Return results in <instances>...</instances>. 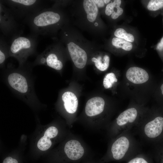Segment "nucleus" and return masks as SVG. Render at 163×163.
I'll use <instances>...</instances> for the list:
<instances>
[{
    "mask_svg": "<svg viewBox=\"0 0 163 163\" xmlns=\"http://www.w3.org/2000/svg\"><path fill=\"white\" fill-rule=\"evenodd\" d=\"M161 93L163 95V84H162L161 86Z\"/></svg>",
    "mask_w": 163,
    "mask_h": 163,
    "instance_id": "cd10ccee",
    "label": "nucleus"
},
{
    "mask_svg": "<svg viewBox=\"0 0 163 163\" xmlns=\"http://www.w3.org/2000/svg\"><path fill=\"white\" fill-rule=\"evenodd\" d=\"M58 133V130L56 127L52 126L48 128L45 131L44 136L38 141L37 143L38 148L43 151L49 149L52 144L50 139L55 137Z\"/></svg>",
    "mask_w": 163,
    "mask_h": 163,
    "instance_id": "4468645a",
    "label": "nucleus"
},
{
    "mask_svg": "<svg viewBox=\"0 0 163 163\" xmlns=\"http://www.w3.org/2000/svg\"><path fill=\"white\" fill-rule=\"evenodd\" d=\"M10 44L3 35H1L0 39V64L2 65L8 55L9 56Z\"/></svg>",
    "mask_w": 163,
    "mask_h": 163,
    "instance_id": "f3484780",
    "label": "nucleus"
},
{
    "mask_svg": "<svg viewBox=\"0 0 163 163\" xmlns=\"http://www.w3.org/2000/svg\"><path fill=\"white\" fill-rule=\"evenodd\" d=\"M68 50L75 66L81 69L86 65L87 56L85 51L79 46L72 42L69 43L67 45Z\"/></svg>",
    "mask_w": 163,
    "mask_h": 163,
    "instance_id": "0eeeda50",
    "label": "nucleus"
},
{
    "mask_svg": "<svg viewBox=\"0 0 163 163\" xmlns=\"http://www.w3.org/2000/svg\"><path fill=\"white\" fill-rule=\"evenodd\" d=\"M104 4H107L110 1V0H104Z\"/></svg>",
    "mask_w": 163,
    "mask_h": 163,
    "instance_id": "c85d7f7f",
    "label": "nucleus"
},
{
    "mask_svg": "<svg viewBox=\"0 0 163 163\" xmlns=\"http://www.w3.org/2000/svg\"><path fill=\"white\" fill-rule=\"evenodd\" d=\"M126 76L129 81L136 84L145 83L149 78V75L145 70L137 67L129 68L126 72Z\"/></svg>",
    "mask_w": 163,
    "mask_h": 163,
    "instance_id": "ddd939ff",
    "label": "nucleus"
},
{
    "mask_svg": "<svg viewBox=\"0 0 163 163\" xmlns=\"http://www.w3.org/2000/svg\"><path fill=\"white\" fill-rule=\"evenodd\" d=\"M23 34L14 36L9 43V56L16 58L21 65L25 61L29 56L35 52L38 37L31 33L28 35Z\"/></svg>",
    "mask_w": 163,
    "mask_h": 163,
    "instance_id": "f03ea898",
    "label": "nucleus"
},
{
    "mask_svg": "<svg viewBox=\"0 0 163 163\" xmlns=\"http://www.w3.org/2000/svg\"><path fill=\"white\" fill-rule=\"evenodd\" d=\"M56 46L51 45L46 47L44 51L39 56L37 63L45 65L56 70L61 69L63 66L62 62L59 60L55 53Z\"/></svg>",
    "mask_w": 163,
    "mask_h": 163,
    "instance_id": "39448f33",
    "label": "nucleus"
},
{
    "mask_svg": "<svg viewBox=\"0 0 163 163\" xmlns=\"http://www.w3.org/2000/svg\"><path fill=\"white\" fill-rule=\"evenodd\" d=\"M94 1L99 7H102L104 5V0H94Z\"/></svg>",
    "mask_w": 163,
    "mask_h": 163,
    "instance_id": "bb28decb",
    "label": "nucleus"
},
{
    "mask_svg": "<svg viewBox=\"0 0 163 163\" xmlns=\"http://www.w3.org/2000/svg\"><path fill=\"white\" fill-rule=\"evenodd\" d=\"M132 144L130 138L126 135L119 137L113 142L111 147L112 158L115 160L122 159L131 149Z\"/></svg>",
    "mask_w": 163,
    "mask_h": 163,
    "instance_id": "423d86ee",
    "label": "nucleus"
},
{
    "mask_svg": "<svg viewBox=\"0 0 163 163\" xmlns=\"http://www.w3.org/2000/svg\"><path fill=\"white\" fill-rule=\"evenodd\" d=\"M84 9L87 14L88 20L93 22L96 18L98 12V8L93 0H85L83 1Z\"/></svg>",
    "mask_w": 163,
    "mask_h": 163,
    "instance_id": "dca6fc26",
    "label": "nucleus"
},
{
    "mask_svg": "<svg viewBox=\"0 0 163 163\" xmlns=\"http://www.w3.org/2000/svg\"><path fill=\"white\" fill-rule=\"evenodd\" d=\"M0 1L10 10L17 21L22 19L48 8L47 1L40 0Z\"/></svg>",
    "mask_w": 163,
    "mask_h": 163,
    "instance_id": "7ed1b4c3",
    "label": "nucleus"
},
{
    "mask_svg": "<svg viewBox=\"0 0 163 163\" xmlns=\"http://www.w3.org/2000/svg\"><path fill=\"white\" fill-rule=\"evenodd\" d=\"M10 9L0 1V29L8 43L14 36L23 34V30Z\"/></svg>",
    "mask_w": 163,
    "mask_h": 163,
    "instance_id": "20e7f679",
    "label": "nucleus"
},
{
    "mask_svg": "<svg viewBox=\"0 0 163 163\" xmlns=\"http://www.w3.org/2000/svg\"><path fill=\"white\" fill-rule=\"evenodd\" d=\"M62 98L66 111L70 113H74L78 104V100L75 94L71 91H66L62 95Z\"/></svg>",
    "mask_w": 163,
    "mask_h": 163,
    "instance_id": "2eb2a0df",
    "label": "nucleus"
},
{
    "mask_svg": "<svg viewBox=\"0 0 163 163\" xmlns=\"http://www.w3.org/2000/svg\"><path fill=\"white\" fill-rule=\"evenodd\" d=\"M113 2L115 6L111 17L113 19H115L122 14L123 9L120 7L121 2V0H115L113 1Z\"/></svg>",
    "mask_w": 163,
    "mask_h": 163,
    "instance_id": "4be33fe9",
    "label": "nucleus"
},
{
    "mask_svg": "<svg viewBox=\"0 0 163 163\" xmlns=\"http://www.w3.org/2000/svg\"><path fill=\"white\" fill-rule=\"evenodd\" d=\"M160 42L163 44V37L162 38Z\"/></svg>",
    "mask_w": 163,
    "mask_h": 163,
    "instance_id": "c756f323",
    "label": "nucleus"
},
{
    "mask_svg": "<svg viewBox=\"0 0 163 163\" xmlns=\"http://www.w3.org/2000/svg\"><path fill=\"white\" fill-rule=\"evenodd\" d=\"M163 130V117L158 116L145 124L143 132L149 139L155 138L161 133Z\"/></svg>",
    "mask_w": 163,
    "mask_h": 163,
    "instance_id": "6e6552de",
    "label": "nucleus"
},
{
    "mask_svg": "<svg viewBox=\"0 0 163 163\" xmlns=\"http://www.w3.org/2000/svg\"><path fill=\"white\" fill-rule=\"evenodd\" d=\"M105 101L102 97H96L89 99L87 102L85 109L86 115L93 117L98 115L103 111Z\"/></svg>",
    "mask_w": 163,
    "mask_h": 163,
    "instance_id": "9b49d317",
    "label": "nucleus"
},
{
    "mask_svg": "<svg viewBox=\"0 0 163 163\" xmlns=\"http://www.w3.org/2000/svg\"><path fill=\"white\" fill-rule=\"evenodd\" d=\"M114 35L117 37L124 39L130 42H133L134 40V37L132 34L127 33L122 28L117 29L114 32Z\"/></svg>",
    "mask_w": 163,
    "mask_h": 163,
    "instance_id": "aec40b11",
    "label": "nucleus"
},
{
    "mask_svg": "<svg viewBox=\"0 0 163 163\" xmlns=\"http://www.w3.org/2000/svg\"><path fill=\"white\" fill-rule=\"evenodd\" d=\"M62 16L53 8H46L30 15L23 21L29 26L31 33L39 35L49 36L54 32L59 26Z\"/></svg>",
    "mask_w": 163,
    "mask_h": 163,
    "instance_id": "f257e3e1",
    "label": "nucleus"
},
{
    "mask_svg": "<svg viewBox=\"0 0 163 163\" xmlns=\"http://www.w3.org/2000/svg\"><path fill=\"white\" fill-rule=\"evenodd\" d=\"M163 7V0H150L147 5L148 9L151 11H157Z\"/></svg>",
    "mask_w": 163,
    "mask_h": 163,
    "instance_id": "5701e85b",
    "label": "nucleus"
},
{
    "mask_svg": "<svg viewBox=\"0 0 163 163\" xmlns=\"http://www.w3.org/2000/svg\"><path fill=\"white\" fill-rule=\"evenodd\" d=\"M112 45L117 48H121L126 51H130L133 48L132 44L127 41L118 37H114L112 40Z\"/></svg>",
    "mask_w": 163,
    "mask_h": 163,
    "instance_id": "6ab92c4d",
    "label": "nucleus"
},
{
    "mask_svg": "<svg viewBox=\"0 0 163 163\" xmlns=\"http://www.w3.org/2000/svg\"><path fill=\"white\" fill-rule=\"evenodd\" d=\"M117 79L116 76L113 73L107 74L104 78L103 82V85L106 89H108L112 86L114 82H117Z\"/></svg>",
    "mask_w": 163,
    "mask_h": 163,
    "instance_id": "412c9836",
    "label": "nucleus"
},
{
    "mask_svg": "<svg viewBox=\"0 0 163 163\" xmlns=\"http://www.w3.org/2000/svg\"><path fill=\"white\" fill-rule=\"evenodd\" d=\"M137 111L136 108H128L119 115L117 118L116 123L118 126L124 128L125 130L133 125L137 118Z\"/></svg>",
    "mask_w": 163,
    "mask_h": 163,
    "instance_id": "9d476101",
    "label": "nucleus"
},
{
    "mask_svg": "<svg viewBox=\"0 0 163 163\" xmlns=\"http://www.w3.org/2000/svg\"><path fill=\"white\" fill-rule=\"evenodd\" d=\"M8 80L11 87L19 92L25 93L27 91V81L21 74L17 72L11 73L8 76Z\"/></svg>",
    "mask_w": 163,
    "mask_h": 163,
    "instance_id": "f8f14e48",
    "label": "nucleus"
},
{
    "mask_svg": "<svg viewBox=\"0 0 163 163\" xmlns=\"http://www.w3.org/2000/svg\"><path fill=\"white\" fill-rule=\"evenodd\" d=\"M64 151L70 160L76 161L81 159L84 154V150L80 142L76 140H71L65 145Z\"/></svg>",
    "mask_w": 163,
    "mask_h": 163,
    "instance_id": "1a4fd4ad",
    "label": "nucleus"
},
{
    "mask_svg": "<svg viewBox=\"0 0 163 163\" xmlns=\"http://www.w3.org/2000/svg\"><path fill=\"white\" fill-rule=\"evenodd\" d=\"M2 163H18V162L16 159L8 157L4 159Z\"/></svg>",
    "mask_w": 163,
    "mask_h": 163,
    "instance_id": "a878e982",
    "label": "nucleus"
},
{
    "mask_svg": "<svg viewBox=\"0 0 163 163\" xmlns=\"http://www.w3.org/2000/svg\"><path fill=\"white\" fill-rule=\"evenodd\" d=\"M91 60L94 63L97 69L101 71L107 70L109 66L110 58L107 55H105L103 59L100 56L97 58L93 57Z\"/></svg>",
    "mask_w": 163,
    "mask_h": 163,
    "instance_id": "a211bd4d",
    "label": "nucleus"
},
{
    "mask_svg": "<svg viewBox=\"0 0 163 163\" xmlns=\"http://www.w3.org/2000/svg\"><path fill=\"white\" fill-rule=\"evenodd\" d=\"M114 6V4L113 2L108 4L105 8V13L108 16H110L112 14Z\"/></svg>",
    "mask_w": 163,
    "mask_h": 163,
    "instance_id": "b1692460",
    "label": "nucleus"
},
{
    "mask_svg": "<svg viewBox=\"0 0 163 163\" xmlns=\"http://www.w3.org/2000/svg\"><path fill=\"white\" fill-rule=\"evenodd\" d=\"M127 163H148L145 159L142 157H136L130 160Z\"/></svg>",
    "mask_w": 163,
    "mask_h": 163,
    "instance_id": "393cba45",
    "label": "nucleus"
}]
</instances>
